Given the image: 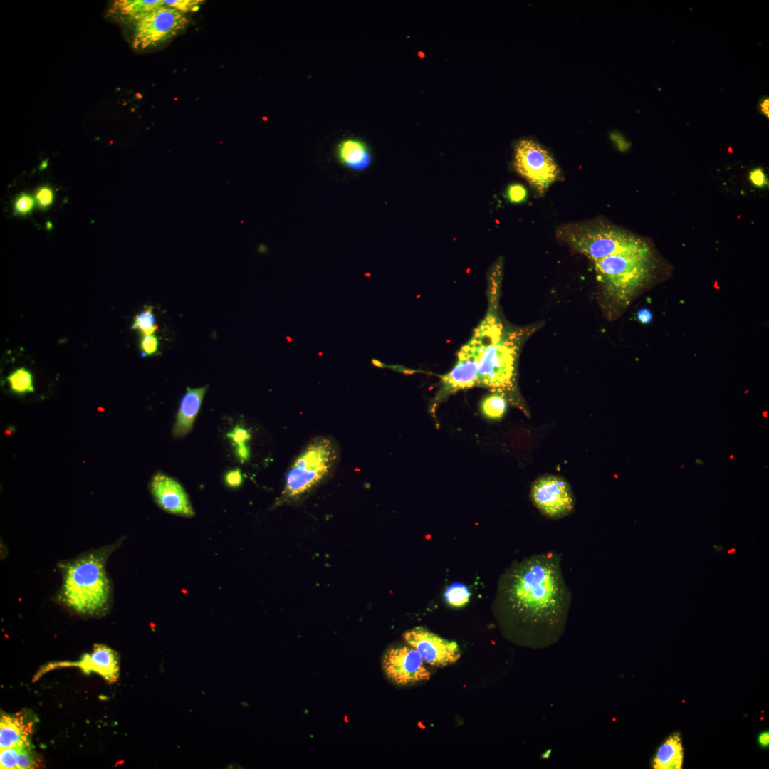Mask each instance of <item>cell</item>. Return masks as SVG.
Returning <instances> with one entry per match:
<instances>
[{
    "label": "cell",
    "instance_id": "6da1fadb",
    "mask_svg": "<svg viewBox=\"0 0 769 769\" xmlns=\"http://www.w3.org/2000/svg\"><path fill=\"white\" fill-rule=\"evenodd\" d=\"M571 602L561 557L548 551L513 563L501 575L493 612L508 639L540 649L561 638Z\"/></svg>",
    "mask_w": 769,
    "mask_h": 769
},
{
    "label": "cell",
    "instance_id": "7a4b0ae2",
    "mask_svg": "<svg viewBox=\"0 0 769 769\" xmlns=\"http://www.w3.org/2000/svg\"><path fill=\"white\" fill-rule=\"evenodd\" d=\"M497 294L491 295L488 310L470 338L474 345L478 372V387L504 395L519 404L517 369L523 343L534 328H510L498 312Z\"/></svg>",
    "mask_w": 769,
    "mask_h": 769
},
{
    "label": "cell",
    "instance_id": "3957f363",
    "mask_svg": "<svg viewBox=\"0 0 769 769\" xmlns=\"http://www.w3.org/2000/svg\"><path fill=\"white\" fill-rule=\"evenodd\" d=\"M646 247L622 251L593 262L607 313H622L656 277L657 262Z\"/></svg>",
    "mask_w": 769,
    "mask_h": 769
},
{
    "label": "cell",
    "instance_id": "277c9868",
    "mask_svg": "<svg viewBox=\"0 0 769 769\" xmlns=\"http://www.w3.org/2000/svg\"><path fill=\"white\" fill-rule=\"evenodd\" d=\"M340 450L330 436L311 439L292 461L285 476L283 489L273 507L296 505L325 483L339 463Z\"/></svg>",
    "mask_w": 769,
    "mask_h": 769
},
{
    "label": "cell",
    "instance_id": "5b68a950",
    "mask_svg": "<svg viewBox=\"0 0 769 769\" xmlns=\"http://www.w3.org/2000/svg\"><path fill=\"white\" fill-rule=\"evenodd\" d=\"M108 548L85 554L64 565L61 601L78 613L93 614L104 610L111 595L105 562Z\"/></svg>",
    "mask_w": 769,
    "mask_h": 769
},
{
    "label": "cell",
    "instance_id": "8992f818",
    "mask_svg": "<svg viewBox=\"0 0 769 769\" xmlns=\"http://www.w3.org/2000/svg\"><path fill=\"white\" fill-rule=\"evenodd\" d=\"M555 236L592 263L624 251L649 246L642 237L600 217L559 226Z\"/></svg>",
    "mask_w": 769,
    "mask_h": 769
},
{
    "label": "cell",
    "instance_id": "52a82bcc",
    "mask_svg": "<svg viewBox=\"0 0 769 769\" xmlns=\"http://www.w3.org/2000/svg\"><path fill=\"white\" fill-rule=\"evenodd\" d=\"M513 166L540 196L544 195L561 176L560 169L548 150L531 139L516 143Z\"/></svg>",
    "mask_w": 769,
    "mask_h": 769
},
{
    "label": "cell",
    "instance_id": "ba28073f",
    "mask_svg": "<svg viewBox=\"0 0 769 769\" xmlns=\"http://www.w3.org/2000/svg\"><path fill=\"white\" fill-rule=\"evenodd\" d=\"M189 22L184 14L173 8L158 7L135 23L132 46L138 50L156 46L177 36Z\"/></svg>",
    "mask_w": 769,
    "mask_h": 769
},
{
    "label": "cell",
    "instance_id": "9c48e42d",
    "mask_svg": "<svg viewBox=\"0 0 769 769\" xmlns=\"http://www.w3.org/2000/svg\"><path fill=\"white\" fill-rule=\"evenodd\" d=\"M530 498L543 515L554 520L570 515L575 509L572 488L560 476L548 475L538 478L532 486Z\"/></svg>",
    "mask_w": 769,
    "mask_h": 769
},
{
    "label": "cell",
    "instance_id": "30bf717a",
    "mask_svg": "<svg viewBox=\"0 0 769 769\" xmlns=\"http://www.w3.org/2000/svg\"><path fill=\"white\" fill-rule=\"evenodd\" d=\"M382 668L389 681L401 686L427 681L431 676L421 655L409 645L387 649L382 658Z\"/></svg>",
    "mask_w": 769,
    "mask_h": 769
},
{
    "label": "cell",
    "instance_id": "8fae6325",
    "mask_svg": "<svg viewBox=\"0 0 769 769\" xmlns=\"http://www.w3.org/2000/svg\"><path fill=\"white\" fill-rule=\"evenodd\" d=\"M404 640L416 649L424 662L436 667H444L456 663L461 656L456 642L449 641L422 627L405 632Z\"/></svg>",
    "mask_w": 769,
    "mask_h": 769
},
{
    "label": "cell",
    "instance_id": "7c38bea8",
    "mask_svg": "<svg viewBox=\"0 0 769 769\" xmlns=\"http://www.w3.org/2000/svg\"><path fill=\"white\" fill-rule=\"evenodd\" d=\"M441 387L436 394L431 410L451 394L461 390L478 387V372L474 345L469 340L457 353L454 367L441 376Z\"/></svg>",
    "mask_w": 769,
    "mask_h": 769
},
{
    "label": "cell",
    "instance_id": "4fadbf2b",
    "mask_svg": "<svg viewBox=\"0 0 769 769\" xmlns=\"http://www.w3.org/2000/svg\"><path fill=\"white\" fill-rule=\"evenodd\" d=\"M150 492L158 506L169 513L191 518L195 514L183 486L163 473L155 474L150 483Z\"/></svg>",
    "mask_w": 769,
    "mask_h": 769
},
{
    "label": "cell",
    "instance_id": "5bb4252c",
    "mask_svg": "<svg viewBox=\"0 0 769 769\" xmlns=\"http://www.w3.org/2000/svg\"><path fill=\"white\" fill-rule=\"evenodd\" d=\"M58 666H77L85 673L95 672L107 681L114 682L119 676V662L116 652L109 647L95 644L90 654H85L75 662H61Z\"/></svg>",
    "mask_w": 769,
    "mask_h": 769
},
{
    "label": "cell",
    "instance_id": "9a60e30c",
    "mask_svg": "<svg viewBox=\"0 0 769 769\" xmlns=\"http://www.w3.org/2000/svg\"><path fill=\"white\" fill-rule=\"evenodd\" d=\"M207 389V385L194 389L187 388L173 427L174 436H184L191 431Z\"/></svg>",
    "mask_w": 769,
    "mask_h": 769
},
{
    "label": "cell",
    "instance_id": "2e32d148",
    "mask_svg": "<svg viewBox=\"0 0 769 769\" xmlns=\"http://www.w3.org/2000/svg\"><path fill=\"white\" fill-rule=\"evenodd\" d=\"M32 722L20 715H1L0 721V749L16 746H31L30 738Z\"/></svg>",
    "mask_w": 769,
    "mask_h": 769
},
{
    "label": "cell",
    "instance_id": "e0dca14e",
    "mask_svg": "<svg viewBox=\"0 0 769 769\" xmlns=\"http://www.w3.org/2000/svg\"><path fill=\"white\" fill-rule=\"evenodd\" d=\"M336 154L340 162L352 170L365 169L372 161L368 146L357 138H346L340 141L337 146Z\"/></svg>",
    "mask_w": 769,
    "mask_h": 769
},
{
    "label": "cell",
    "instance_id": "ac0fdd59",
    "mask_svg": "<svg viewBox=\"0 0 769 769\" xmlns=\"http://www.w3.org/2000/svg\"><path fill=\"white\" fill-rule=\"evenodd\" d=\"M163 5V0H118L113 1L109 12L122 21L135 23L150 12Z\"/></svg>",
    "mask_w": 769,
    "mask_h": 769
},
{
    "label": "cell",
    "instance_id": "d6986e66",
    "mask_svg": "<svg viewBox=\"0 0 769 769\" xmlns=\"http://www.w3.org/2000/svg\"><path fill=\"white\" fill-rule=\"evenodd\" d=\"M684 759V749L679 733L669 736L657 748L653 758L655 769H680Z\"/></svg>",
    "mask_w": 769,
    "mask_h": 769
},
{
    "label": "cell",
    "instance_id": "ffe728a7",
    "mask_svg": "<svg viewBox=\"0 0 769 769\" xmlns=\"http://www.w3.org/2000/svg\"><path fill=\"white\" fill-rule=\"evenodd\" d=\"M508 399L498 392H492L484 397L481 403L482 414L488 419L492 420L500 419L506 412Z\"/></svg>",
    "mask_w": 769,
    "mask_h": 769
},
{
    "label": "cell",
    "instance_id": "44dd1931",
    "mask_svg": "<svg viewBox=\"0 0 769 769\" xmlns=\"http://www.w3.org/2000/svg\"><path fill=\"white\" fill-rule=\"evenodd\" d=\"M11 390L18 394L33 392V378L31 372L25 368H19L8 377Z\"/></svg>",
    "mask_w": 769,
    "mask_h": 769
},
{
    "label": "cell",
    "instance_id": "7402d4cb",
    "mask_svg": "<svg viewBox=\"0 0 769 769\" xmlns=\"http://www.w3.org/2000/svg\"><path fill=\"white\" fill-rule=\"evenodd\" d=\"M155 324V316L152 306H147L145 309L135 315L132 328L140 331L142 336L153 334L157 329Z\"/></svg>",
    "mask_w": 769,
    "mask_h": 769
},
{
    "label": "cell",
    "instance_id": "603a6c76",
    "mask_svg": "<svg viewBox=\"0 0 769 769\" xmlns=\"http://www.w3.org/2000/svg\"><path fill=\"white\" fill-rule=\"evenodd\" d=\"M469 597L470 592L467 587L459 582L451 585L444 592L446 601L453 607L464 606L469 602Z\"/></svg>",
    "mask_w": 769,
    "mask_h": 769
},
{
    "label": "cell",
    "instance_id": "cb8c5ba5",
    "mask_svg": "<svg viewBox=\"0 0 769 769\" xmlns=\"http://www.w3.org/2000/svg\"><path fill=\"white\" fill-rule=\"evenodd\" d=\"M35 203V199L30 194L26 192L19 194L14 201V214L26 216L31 214L34 208Z\"/></svg>",
    "mask_w": 769,
    "mask_h": 769
},
{
    "label": "cell",
    "instance_id": "d4e9b609",
    "mask_svg": "<svg viewBox=\"0 0 769 769\" xmlns=\"http://www.w3.org/2000/svg\"><path fill=\"white\" fill-rule=\"evenodd\" d=\"M506 199L512 204H521L525 202L528 197L527 188L520 183H512L509 184L505 192Z\"/></svg>",
    "mask_w": 769,
    "mask_h": 769
},
{
    "label": "cell",
    "instance_id": "484cf974",
    "mask_svg": "<svg viewBox=\"0 0 769 769\" xmlns=\"http://www.w3.org/2000/svg\"><path fill=\"white\" fill-rule=\"evenodd\" d=\"M19 746H16L11 748L1 750L0 768L1 769L16 768Z\"/></svg>",
    "mask_w": 769,
    "mask_h": 769
},
{
    "label": "cell",
    "instance_id": "4316f807",
    "mask_svg": "<svg viewBox=\"0 0 769 769\" xmlns=\"http://www.w3.org/2000/svg\"><path fill=\"white\" fill-rule=\"evenodd\" d=\"M203 1L199 0H164V5L184 14L199 9Z\"/></svg>",
    "mask_w": 769,
    "mask_h": 769
},
{
    "label": "cell",
    "instance_id": "83f0119b",
    "mask_svg": "<svg viewBox=\"0 0 769 769\" xmlns=\"http://www.w3.org/2000/svg\"><path fill=\"white\" fill-rule=\"evenodd\" d=\"M34 197L38 207L46 209L53 203L54 192L50 187L41 186L36 190Z\"/></svg>",
    "mask_w": 769,
    "mask_h": 769
},
{
    "label": "cell",
    "instance_id": "f1b7e54d",
    "mask_svg": "<svg viewBox=\"0 0 769 769\" xmlns=\"http://www.w3.org/2000/svg\"><path fill=\"white\" fill-rule=\"evenodd\" d=\"M159 341L153 335L142 336L140 341V350L145 356H150L155 353L158 349Z\"/></svg>",
    "mask_w": 769,
    "mask_h": 769
},
{
    "label": "cell",
    "instance_id": "f546056e",
    "mask_svg": "<svg viewBox=\"0 0 769 769\" xmlns=\"http://www.w3.org/2000/svg\"><path fill=\"white\" fill-rule=\"evenodd\" d=\"M227 436L230 438L233 443L236 445V447L245 445L246 441L250 439V433L249 431L241 427H236L231 432L227 434Z\"/></svg>",
    "mask_w": 769,
    "mask_h": 769
},
{
    "label": "cell",
    "instance_id": "4dcf8cb0",
    "mask_svg": "<svg viewBox=\"0 0 769 769\" xmlns=\"http://www.w3.org/2000/svg\"><path fill=\"white\" fill-rule=\"evenodd\" d=\"M749 180L750 183L759 188L765 187L768 184V180L766 174L764 172L762 168H755L750 171Z\"/></svg>",
    "mask_w": 769,
    "mask_h": 769
},
{
    "label": "cell",
    "instance_id": "1f68e13d",
    "mask_svg": "<svg viewBox=\"0 0 769 769\" xmlns=\"http://www.w3.org/2000/svg\"><path fill=\"white\" fill-rule=\"evenodd\" d=\"M243 481L241 472L239 469L231 470L226 473L225 476V482L227 486L231 488H236L241 486Z\"/></svg>",
    "mask_w": 769,
    "mask_h": 769
},
{
    "label": "cell",
    "instance_id": "d6a6232c",
    "mask_svg": "<svg viewBox=\"0 0 769 769\" xmlns=\"http://www.w3.org/2000/svg\"><path fill=\"white\" fill-rule=\"evenodd\" d=\"M636 317L641 323L649 324L652 320V313L647 308H642L637 311Z\"/></svg>",
    "mask_w": 769,
    "mask_h": 769
},
{
    "label": "cell",
    "instance_id": "836d02e7",
    "mask_svg": "<svg viewBox=\"0 0 769 769\" xmlns=\"http://www.w3.org/2000/svg\"><path fill=\"white\" fill-rule=\"evenodd\" d=\"M236 453L242 462L249 459V450L246 445L236 447Z\"/></svg>",
    "mask_w": 769,
    "mask_h": 769
},
{
    "label": "cell",
    "instance_id": "e575fe53",
    "mask_svg": "<svg viewBox=\"0 0 769 769\" xmlns=\"http://www.w3.org/2000/svg\"><path fill=\"white\" fill-rule=\"evenodd\" d=\"M758 742L760 747L765 748L769 745V733L768 731H763L758 737Z\"/></svg>",
    "mask_w": 769,
    "mask_h": 769
},
{
    "label": "cell",
    "instance_id": "d590c367",
    "mask_svg": "<svg viewBox=\"0 0 769 769\" xmlns=\"http://www.w3.org/2000/svg\"><path fill=\"white\" fill-rule=\"evenodd\" d=\"M760 110L767 117H769V100L768 98H765L760 103Z\"/></svg>",
    "mask_w": 769,
    "mask_h": 769
},
{
    "label": "cell",
    "instance_id": "8d00e7d4",
    "mask_svg": "<svg viewBox=\"0 0 769 769\" xmlns=\"http://www.w3.org/2000/svg\"><path fill=\"white\" fill-rule=\"evenodd\" d=\"M371 362H372V365H374L375 366L380 367H385V365L383 363L380 362V361H378V360H377L375 359H372L371 360Z\"/></svg>",
    "mask_w": 769,
    "mask_h": 769
}]
</instances>
